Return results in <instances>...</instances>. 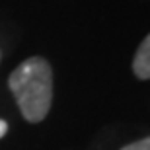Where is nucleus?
<instances>
[{"label": "nucleus", "mask_w": 150, "mask_h": 150, "mask_svg": "<svg viewBox=\"0 0 150 150\" xmlns=\"http://www.w3.org/2000/svg\"><path fill=\"white\" fill-rule=\"evenodd\" d=\"M8 86L23 119L41 123L53 103V68L43 57H29L20 62L8 78Z\"/></svg>", "instance_id": "nucleus-1"}, {"label": "nucleus", "mask_w": 150, "mask_h": 150, "mask_svg": "<svg viewBox=\"0 0 150 150\" xmlns=\"http://www.w3.org/2000/svg\"><path fill=\"white\" fill-rule=\"evenodd\" d=\"M133 72L140 80H150V33L139 45L133 57Z\"/></svg>", "instance_id": "nucleus-2"}, {"label": "nucleus", "mask_w": 150, "mask_h": 150, "mask_svg": "<svg viewBox=\"0 0 150 150\" xmlns=\"http://www.w3.org/2000/svg\"><path fill=\"white\" fill-rule=\"evenodd\" d=\"M121 150H150V137L140 139V140H134V142H131V144L123 146Z\"/></svg>", "instance_id": "nucleus-3"}, {"label": "nucleus", "mask_w": 150, "mask_h": 150, "mask_svg": "<svg viewBox=\"0 0 150 150\" xmlns=\"http://www.w3.org/2000/svg\"><path fill=\"white\" fill-rule=\"evenodd\" d=\"M6 133H8V123H6L4 119H0V139H2Z\"/></svg>", "instance_id": "nucleus-4"}]
</instances>
